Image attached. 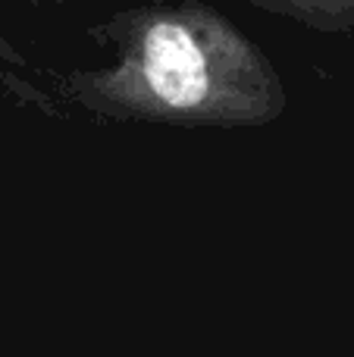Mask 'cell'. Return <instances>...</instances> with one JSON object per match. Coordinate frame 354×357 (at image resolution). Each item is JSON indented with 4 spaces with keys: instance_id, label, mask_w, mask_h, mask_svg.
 <instances>
[{
    "instance_id": "cell-1",
    "label": "cell",
    "mask_w": 354,
    "mask_h": 357,
    "mask_svg": "<svg viewBox=\"0 0 354 357\" xmlns=\"http://www.w3.org/2000/svg\"><path fill=\"white\" fill-rule=\"evenodd\" d=\"M88 35L110 56L50 73L56 104L160 129H263L288 107L267 50L207 0H141Z\"/></svg>"
},
{
    "instance_id": "cell-2",
    "label": "cell",
    "mask_w": 354,
    "mask_h": 357,
    "mask_svg": "<svg viewBox=\"0 0 354 357\" xmlns=\"http://www.w3.org/2000/svg\"><path fill=\"white\" fill-rule=\"evenodd\" d=\"M270 16L311 29L317 35H351L354 31V0H245Z\"/></svg>"
},
{
    "instance_id": "cell-3",
    "label": "cell",
    "mask_w": 354,
    "mask_h": 357,
    "mask_svg": "<svg viewBox=\"0 0 354 357\" xmlns=\"http://www.w3.org/2000/svg\"><path fill=\"white\" fill-rule=\"evenodd\" d=\"M38 75H41V69L31 66L6 38H0V94L10 100H19V104L38 107L44 113H60L50 88H41L35 82Z\"/></svg>"
},
{
    "instance_id": "cell-4",
    "label": "cell",
    "mask_w": 354,
    "mask_h": 357,
    "mask_svg": "<svg viewBox=\"0 0 354 357\" xmlns=\"http://www.w3.org/2000/svg\"><path fill=\"white\" fill-rule=\"evenodd\" d=\"M19 3H29V6H50V3H63V0H19Z\"/></svg>"
}]
</instances>
